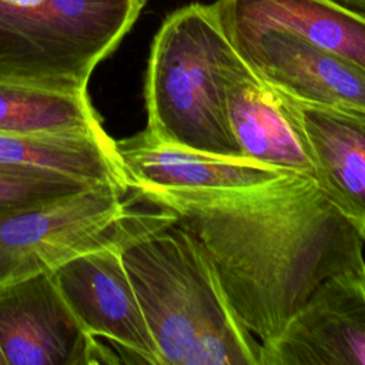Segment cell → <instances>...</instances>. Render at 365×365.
Instances as JSON below:
<instances>
[{
	"instance_id": "9",
	"label": "cell",
	"mask_w": 365,
	"mask_h": 365,
	"mask_svg": "<svg viewBox=\"0 0 365 365\" xmlns=\"http://www.w3.org/2000/svg\"><path fill=\"white\" fill-rule=\"evenodd\" d=\"M113 245L78 255L51 272L66 302L96 338L108 341L123 362L160 365L120 254Z\"/></svg>"
},
{
	"instance_id": "11",
	"label": "cell",
	"mask_w": 365,
	"mask_h": 365,
	"mask_svg": "<svg viewBox=\"0 0 365 365\" xmlns=\"http://www.w3.org/2000/svg\"><path fill=\"white\" fill-rule=\"evenodd\" d=\"M130 188L148 192H220L264 185L287 174L245 157H225L163 143L147 130L115 140Z\"/></svg>"
},
{
	"instance_id": "7",
	"label": "cell",
	"mask_w": 365,
	"mask_h": 365,
	"mask_svg": "<svg viewBox=\"0 0 365 365\" xmlns=\"http://www.w3.org/2000/svg\"><path fill=\"white\" fill-rule=\"evenodd\" d=\"M230 41L271 87L302 103L365 108V67L277 27L220 21Z\"/></svg>"
},
{
	"instance_id": "14",
	"label": "cell",
	"mask_w": 365,
	"mask_h": 365,
	"mask_svg": "<svg viewBox=\"0 0 365 365\" xmlns=\"http://www.w3.org/2000/svg\"><path fill=\"white\" fill-rule=\"evenodd\" d=\"M220 21L292 31L365 67V16L331 0H215Z\"/></svg>"
},
{
	"instance_id": "12",
	"label": "cell",
	"mask_w": 365,
	"mask_h": 365,
	"mask_svg": "<svg viewBox=\"0 0 365 365\" xmlns=\"http://www.w3.org/2000/svg\"><path fill=\"white\" fill-rule=\"evenodd\" d=\"M224 104L242 157L314 178L309 157L281 107L277 90L259 78L241 54L225 70Z\"/></svg>"
},
{
	"instance_id": "16",
	"label": "cell",
	"mask_w": 365,
	"mask_h": 365,
	"mask_svg": "<svg viewBox=\"0 0 365 365\" xmlns=\"http://www.w3.org/2000/svg\"><path fill=\"white\" fill-rule=\"evenodd\" d=\"M94 185L98 184L64 177H37L0 171V220L77 194Z\"/></svg>"
},
{
	"instance_id": "6",
	"label": "cell",
	"mask_w": 365,
	"mask_h": 365,
	"mask_svg": "<svg viewBox=\"0 0 365 365\" xmlns=\"http://www.w3.org/2000/svg\"><path fill=\"white\" fill-rule=\"evenodd\" d=\"M0 354L4 365L123 362L83 327L51 274L0 287Z\"/></svg>"
},
{
	"instance_id": "4",
	"label": "cell",
	"mask_w": 365,
	"mask_h": 365,
	"mask_svg": "<svg viewBox=\"0 0 365 365\" xmlns=\"http://www.w3.org/2000/svg\"><path fill=\"white\" fill-rule=\"evenodd\" d=\"M145 0H0V78L87 93Z\"/></svg>"
},
{
	"instance_id": "18",
	"label": "cell",
	"mask_w": 365,
	"mask_h": 365,
	"mask_svg": "<svg viewBox=\"0 0 365 365\" xmlns=\"http://www.w3.org/2000/svg\"><path fill=\"white\" fill-rule=\"evenodd\" d=\"M0 365H4V361H3V356H1V354H0Z\"/></svg>"
},
{
	"instance_id": "3",
	"label": "cell",
	"mask_w": 365,
	"mask_h": 365,
	"mask_svg": "<svg viewBox=\"0 0 365 365\" xmlns=\"http://www.w3.org/2000/svg\"><path fill=\"white\" fill-rule=\"evenodd\" d=\"M238 56L212 4L191 3L170 13L151 43L145 130L163 143L242 157L224 104V74Z\"/></svg>"
},
{
	"instance_id": "8",
	"label": "cell",
	"mask_w": 365,
	"mask_h": 365,
	"mask_svg": "<svg viewBox=\"0 0 365 365\" xmlns=\"http://www.w3.org/2000/svg\"><path fill=\"white\" fill-rule=\"evenodd\" d=\"M259 365H365V264L325 279L261 342Z\"/></svg>"
},
{
	"instance_id": "17",
	"label": "cell",
	"mask_w": 365,
	"mask_h": 365,
	"mask_svg": "<svg viewBox=\"0 0 365 365\" xmlns=\"http://www.w3.org/2000/svg\"><path fill=\"white\" fill-rule=\"evenodd\" d=\"M331 1L338 3L352 11H356V13L365 16V0H331Z\"/></svg>"
},
{
	"instance_id": "10",
	"label": "cell",
	"mask_w": 365,
	"mask_h": 365,
	"mask_svg": "<svg viewBox=\"0 0 365 365\" xmlns=\"http://www.w3.org/2000/svg\"><path fill=\"white\" fill-rule=\"evenodd\" d=\"M277 93L314 181L365 242V108L315 106Z\"/></svg>"
},
{
	"instance_id": "1",
	"label": "cell",
	"mask_w": 365,
	"mask_h": 365,
	"mask_svg": "<svg viewBox=\"0 0 365 365\" xmlns=\"http://www.w3.org/2000/svg\"><path fill=\"white\" fill-rule=\"evenodd\" d=\"M140 195L195 237L259 342L277 336L325 279L365 264L362 238L304 174L235 191Z\"/></svg>"
},
{
	"instance_id": "2",
	"label": "cell",
	"mask_w": 365,
	"mask_h": 365,
	"mask_svg": "<svg viewBox=\"0 0 365 365\" xmlns=\"http://www.w3.org/2000/svg\"><path fill=\"white\" fill-rule=\"evenodd\" d=\"M154 205L120 254L160 365H259L261 342L231 309L195 237Z\"/></svg>"
},
{
	"instance_id": "5",
	"label": "cell",
	"mask_w": 365,
	"mask_h": 365,
	"mask_svg": "<svg viewBox=\"0 0 365 365\" xmlns=\"http://www.w3.org/2000/svg\"><path fill=\"white\" fill-rule=\"evenodd\" d=\"M128 185L104 182L0 220V287L51 274L70 259L123 245L154 211Z\"/></svg>"
},
{
	"instance_id": "13",
	"label": "cell",
	"mask_w": 365,
	"mask_h": 365,
	"mask_svg": "<svg viewBox=\"0 0 365 365\" xmlns=\"http://www.w3.org/2000/svg\"><path fill=\"white\" fill-rule=\"evenodd\" d=\"M0 171L128 185L115 140L104 128L53 134L0 133Z\"/></svg>"
},
{
	"instance_id": "15",
	"label": "cell",
	"mask_w": 365,
	"mask_h": 365,
	"mask_svg": "<svg viewBox=\"0 0 365 365\" xmlns=\"http://www.w3.org/2000/svg\"><path fill=\"white\" fill-rule=\"evenodd\" d=\"M87 93H67L0 78V133L53 134L101 130Z\"/></svg>"
}]
</instances>
